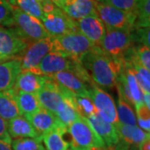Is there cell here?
<instances>
[{"label":"cell","mask_w":150,"mask_h":150,"mask_svg":"<svg viewBox=\"0 0 150 150\" xmlns=\"http://www.w3.org/2000/svg\"><path fill=\"white\" fill-rule=\"evenodd\" d=\"M133 43L138 42L142 45L149 47V27L134 28L131 31Z\"/></svg>","instance_id":"d590c367"},{"label":"cell","mask_w":150,"mask_h":150,"mask_svg":"<svg viewBox=\"0 0 150 150\" xmlns=\"http://www.w3.org/2000/svg\"><path fill=\"white\" fill-rule=\"evenodd\" d=\"M134 59L132 64H141L149 70L150 69V50L149 47L140 44L134 47Z\"/></svg>","instance_id":"d6a6232c"},{"label":"cell","mask_w":150,"mask_h":150,"mask_svg":"<svg viewBox=\"0 0 150 150\" xmlns=\"http://www.w3.org/2000/svg\"><path fill=\"white\" fill-rule=\"evenodd\" d=\"M129 150H139V149H137V148L136 147H134V146H132L131 148H130V149Z\"/></svg>","instance_id":"bcb514c9"},{"label":"cell","mask_w":150,"mask_h":150,"mask_svg":"<svg viewBox=\"0 0 150 150\" xmlns=\"http://www.w3.org/2000/svg\"><path fill=\"white\" fill-rule=\"evenodd\" d=\"M118 91V105H117V113H118V122L124 125L135 126L137 124V118L132 105L127 102L121 93Z\"/></svg>","instance_id":"484cf974"},{"label":"cell","mask_w":150,"mask_h":150,"mask_svg":"<svg viewBox=\"0 0 150 150\" xmlns=\"http://www.w3.org/2000/svg\"><path fill=\"white\" fill-rule=\"evenodd\" d=\"M21 57L0 63V92L8 90L14 86L17 78L22 71Z\"/></svg>","instance_id":"ac0fdd59"},{"label":"cell","mask_w":150,"mask_h":150,"mask_svg":"<svg viewBox=\"0 0 150 150\" xmlns=\"http://www.w3.org/2000/svg\"><path fill=\"white\" fill-rule=\"evenodd\" d=\"M95 45L80 32L53 37V50L73 60L79 61Z\"/></svg>","instance_id":"7a4b0ae2"},{"label":"cell","mask_w":150,"mask_h":150,"mask_svg":"<svg viewBox=\"0 0 150 150\" xmlns=\"http://www.w3.org/2000/svg\"><path fill=\"white\" fill-rule=\"evenodd\" d=\"M94 0H63L57 5L70 18L77 21L84 17L97 14Z\"/></svg>","instance_id":"5bb4252c"},{"label":"cell","mask_w":150,"mask_h":150,"mask_svg":"<svg viewBox=\"0 0 150 150\" xmlns=\"http://www.w3.org/2000/svg\"><path fill=\"white\" fill-rule=\"evenodd\" d=\"M123 72L125 75L126 82H127V84L129 86L131 96L134 99V107H136V106H138V105L144 103L143 92L141 90L139 85L136 80V78H135L134 74V70H133V67L129 64L123 63Z\"/></svg>","instance_id":"4316f807"},{"label":"cell","mask_w":150,"mask_h":150,"mask_svg":"<svg viewBox=\"0 0 150 150\" xmlns=\"http://www.w3.org/2000/svg\"><path fill=\"white\" fill-rule=\"evenodd\" d=\"M80 62L95 85L108 89L116 88L118 75L123 70V64L111 59L98 46L92 48Z\"/></svg>","instance_id":"6da1fadb"},{"label":"cell","mask_w":150,"mask_h":150,"mask_svg":"<svg viewBox=\"0 0 150 150\" xmlns=\"http://www.w3.org/2000/svg\"><path fill=\"white\" fill-rule=\"evenodd\" d=\"M35 95L41 108L54 114L64 98L63 87L46 76L45 83Z\"/></svg>","instance_id":"8fae6325"},{"label":"cell","mask_w":150,"mask_h":150,"mask_svg":"<svg viewBox=\"0 0 150 150\" xmlns=\"http://www.w3.org/2000/svg\"><path fill=\"white\" fill-rule=\"evenodd\" d=\"M13 7L6 0H0V26L12 28L15 26L13 20Z\"/></svg>","instance_id":"836d02e7"},{"label":"cell","mask_w":150,"mask_h":150,"mask_svg":"<svg viewBox=\"0 0 150 150\" xmlns=\"http://www.w3.org/2000/svg\"><path fill=\"white\" fill-rule=\"evenodd\" d=\"M139 150H150V140L146 139L138 147Z\"/></svg>","instance_id":"f35d334b"},{"label":"cell","mask_w":150,"mask_h":150,"mask_svg":"<svg viewBox=\"0 0 150 150\" xmlns=\"http://www.w3.org/2000/svg\"><path fill=\"white\" fill-rule=\"evenodd\" d=\"M143 100H144V103L147 107L150 108V96L149 93H143Z\"/></svg>","instance_id":"60d3db41"},{"label":"cell","mask_w":150,"mask_h":150,"mask_svg":"<svg viewBox=\"0 0 150 150\" xmlns=\"http://www.w3.org/2000/svg\"><path fill=\"white\" fill-rule=\"evenodd\" d=\"M0 150H12L11 144L0 140Z\"/></svg>","instance_id":"ab89813d"},{"label":"cell","mask_w":150,"mask_h":150,"mask_svg":"<svg viewBox=\"0 0 150 150\" xmlns=\"http://www.w3.org/2000/svg\"><path fill=\"white\" fill-rule=\"evenodd\" d=\"M12 150H46L39 138H22L11 142Z\"/></svg>","instance_id":"f546056e"},{"label":"cell","mask_w":150,"mask_h":150,"mask_svg":"<svg viewBox=\"0 0 150 150\" xmlns=\"http://www.w3.org/2000/svg\"><path fill=\"white\" fill-rule=\"evenodd\" d=\"M96 12L105 27L131 32L134 28L137 16L114 7L96 2Z\"/></svg>","instance_id":"5b68a950"},{"label":"cell","mask_w":150,"mask_h":150,"mask_svg":"<svg viewBox=\"0 0 150 150\" xmlns=\"http://www.w3.org/2000/svg\"><path fill=\"white\" fill-rule=\"evenodd\" d=\"M8 131L10 138L16 139L22 138H39L42 136L38 133L31 123L23 116H18L10 119L8 123Z\"/></svg>","instance_id":"44dd1931"},{"label":"cell","mask_w":150,"mask_h":150,"mask_svg":"<svg viewBox=\"0 0 150 150\" xmlns=\"http://www.w3.org/2000/svg\"><path fill=\"white\" fill-rule=\"evenodd\" d=\"M89 97L94 104L96 112L104 121L113 125L119 123L116 104L109 93L97 85H93L89 88Z\"/></svg>","instance_id":"ba28073f"},{"label":"cell","mask_w":150,"mask_h":150,"mask_svg":"<svg viewBox=\"0 0 150 150\" xmlns=\"http://www.w3.org/2000/svg\"><path fill=\"white\" fill-rule=\"evenodd\" d=\"M48 1H51L52 3H54V4L57 6L58 4H59V3H61V2H62L63 0H48Z\"/></svg>","instance_id":"ee69618b"},{"label":"cell","mask_w":150,"mask_h":150,"mask_svg":"<svg viewBox=\"0 0 150 150\" xmlns=\"http://www.w3.org/2000/svg\"><path fill=\"white\" fill-rule=\"evenodd\" d=\"M74 106L77 112L84 118H88L96 112L94 104L91 98L88 96L74 95Z\"/></svg>","instance_id":"4dcf8cb0"},{"label":"cell","mask_w":150,"mask_h":150,"mask_svg":"<svg viewBox=\"0 0 150 150\" xmlns=\"http://www.w3.org/2000/svg\"><path fill=\"white\" fill-rule=\"evenodd\" d=\"M88 150H109L107 146H93Z\"/></svg>","instance_id":"b9f144b4"},{"label":"cell","mask_w":150,"mask_h":150,"mask_svg":"<svg viewBox=\"0 0 150 150\" xmlns=\"http://www.w3.org/2000/svg\"><path fill=\"white\" fill-rule=\"evenodd\" d=\"M135 108L137 113V121H150L149 108L144 103L136 106Z\"/></svg>","instance_id":"8d00e7d4"},{"label":"cell","mask_w":150,"mask_h":150,"mask_svg":"<svg viewBox=\"0 0 150 150\" xmlns=\"http://www.w3.org/2000/svg\"><path fill=\"white\" fill-rule=\"evenodd\" d=\"M13 14L14 24L17 27L15 30L28 43L50 37L41 20L25 13L17 6L13 7Z\"/></svg>","instance_id":"8992f818"},{"label":"cell","mask_w":150,"mask_h":150,"mask_svg":"<svg viewBox=\"0 0 150 150\" xmlns=\"http://www.w3.org/2000/svg\"><path fill=\"white\" fill-rule=\"evenodd\" d=\"M71 150H88L93 146H106L87 118L80 116L68 127Z\"/></svg>","instance_id":"3957f363"},{"label":"cell","mask_w":150,"mask_h":150,"mask_svg":"<svg viewBox=\"0 0 150 150\" xmlns=\"http://www.w3.org/2000/svg\"><path fill=\"white\" fill-rule=\"evenodd\" d=\"M134 28H148L150 23V0H138Z\"/></svg>","instance_id":"83f0119b"},{"label":"cell","mask_w":150,"mask_h":150,"mask_svg":"<svg viewBox=\"0 0 150 150\" xmlns=\"http://www.w3.org/2000/svg\"><path fill=\"white\" fill-rule=\"evenodd\" d=\"M136 80L143 93H149L150 90V72L141 64L131 65Z\"/></svg>","instance_id":"1f68e13d"},{"label":"cell","mask_w":150,"mask_h":150,"mask_svg":"<svg viewBox=\"0 0 150 150\" xmlns=\"http://www.w3.org/2000/svg\"><path fill=\"white\" fill-rule=\"evenodd\" d=\"M9 59H6V58H4V57H1V56H0V63L4 62V61H7V60H9Z\"/></svg>","instance_id":"f6af8a7d"},{"label":"cell","mask_w":150,"mask_h":150,"mask_svg":"<svg viewBox=\"0 0 150 150\" xmlns=\"http://www.w3.org/2000/svg\"><path fill=\"white\" fill-rule=\"evenodd\" d=\"M14 93L15 100L18 107L21 112V115H26L34 112L35 111L41 108V106L38 101L35 93H29L22 91H16L12 88Z\"/></svg>","instance_id":"d4e9b609"},{"label":"cell","mask_w":150,"mask_h":150,"mask_svg":"<svg viewBox=\"0 0 150 150\" xmlns=\"http://www.w3.org/2000/svg\"><path fill=\"white\" fill-rule=\"evenodd\" d=\"M69 134L68 127L60 123L53 130L42 136V141L47 150H67L69 147V142L64 139V135Z\"/></svg>","instance_id":"603a6c76"},{"label":"cell","mask_w":150,"mask_h":150,"mask_svg":"<svg viewBox=\"0 0 150 150\" xmlns=\"http://www.w3.org/2000/svg\"><path fill=\"white\" fill-rule=\"evenodd\" d=\"M28 43L13 28L0 26V56L6 59L19 57L24 53Z\"/></svg>","instance_id":"9c48e42d"},{"label":"cell","mask_w":150,"mask_h":150,"mask_svg":"<svg viewBox=\"0 0 150 150\" xmlns=\"http://www.w3.org/2000/svg\"><path fill=\"white\" fill-rule=\"evenodd\" d=\"M114 126L117 129L119 139L130 146L138 148L144 141L149 139V133L145 132L136 125H124L118 123Z\"/></svg>","instance_id":"7402d4cb"},{"label":"cell","mask_w":150,"mask_h":150,"mask_svg":"<svg viewBox=\"0 0 150 150\" xmlns=\"http://www.w3.org/2000/svg\"><path fill=\"white\" fill-rule=\"evenodd\" d=\"M39 1H40V2H42V1H43V0H39Z\"/></svg>","instance_id":"c3c4849f"},{"label":"cell","mask_w":150,"mask_h":150,"mask_svg":"<svg viewBox=\"0 0 150 150\" xmlns=\"http://www.w3.org/2000/svg\"><path fill=\"white\" fill-rule=\"evenodd\" d=\"M41 21L51 37L79 32L76 21L70 18L57 6L52 11L44 13Z\"/></svg>","instance_id":"52a82bcc"},{"label":"cell","mask_w":150,"mask_h":150,"mask_svg":"<svg viewBox=\"0 0 150 150\" xmlns=\"http://www.w3.org/2000/svg\"><path fill=\"white\" fill-rule=\"evenodd\" d=\"M87 120L108 148L113 147L118 144L119 137L113 124L104 121L97 112L87 118Z\"/></svg>","instance_id":"9a60e30c"},{"label":"cell","mask_w":150,"mask_h":150,"mask_svg":"<svg viewBox=\"0 0 150 150\" xmlns=\"http://www.w3.org/2000/svg\"><path fill=\"white\" fill-rule=\"evenodd\" d=\"M17 7L30 16L41 20L43 16L42 4L39 0H15Z\"/></svg>","instance_id":"f1b7e54d"},{"label":"cell","mask_w":150,"mask_h":150,"mask_svg":"<svg viewBox=\"0 0 150 150\" xmlns=\"http://www.w3.org/2000/svg\"><path fill=\"white\" fill-rule=\"evenodd\" d=\"M21 116L13 89L0 92V117L5 121Z\"/></svg>","instance_id":"cb8c5ba5"},{"label":"cell","mask_w":150,"mask_h":150,"mask_svg":"<svg viewBox=\"0 0 150 150\" xmlns=\"http://www.w3.org/2000/svg\"><path fill=\"white\" fill-rule=\"evenodd\" d=\"M106 28L99 48L111 59L123 64V57L133 46L131 32Z\"/></svg>","instance_id":"277c9868"},{"label":"cell","mask_w":150,"mask_h":150,"mask_svg":"<svg viewBox=\"0 0 150 150\" xmlns=\"http://www.w3.org/2000/svg\"><path fill=\"white\" fill-rule=\"evenodd\" d=\"M138 0H102V4L112 6L121 10L136 14Z\"/></svg>","instance_id":"e575fe53"},{"label":"cell","mask_w":150,"mask_h":150,"mask_svg":"<svg viewBox=\"0 0 150 150\" xmlns=\"http://www.w3.org/2000/svg\"><path fill=\"white\" fill-rule=\"evenodd\" d=\"M7 2H8L9 3V4L11 6H13V7H15L16 5V1L15 0H6Z\"/></svg>","instance_id":"7bdbcfd3"},{"label":"cell","mask_w":150,"mask_h":150,"mask_svg":"<svg viewBox=\"0 0 150 150\" xmlns=\"http://www.w3.org/2000/svg\"><path fill=\"white\" fill-rule=\"evenodd\" d=\"M94 1H96V2H98V3H101V2H102V0H94Z\"/></svg>","instance_id":"7dc6e473"},{"label":"cell","mask_w":150,"mask_h":150,"mask_svg":"<svg viewBox=\"0 0 150 150\" xmlns=\"http://www.w3.org/2000/svg\"><path fill=\"white\" fill-rule=\"evenodd\" d=\"M46 81V76L38 75L29 70H22L13 88L16 91L36 93Z\"/></svg>","instance_id":"ffe728a7"},{"label":"cell","mask_w":150,"mask_h":150,"mask_svg":"<svg viewBox=\"0 0 150 150\" xmlns=\"http://www.w3.org/2000/svg\"><path fill=\"white\" fill-rule=\"evenodd\" d=\"M48 77L75 95L89 97V88L69 71H62Z\"/></svg>","instance_id":"e0dca14e"},{"label":"cell","mask_w":150,"mask_h":150,"mask_svg":"<svg viewBox=\"0 0 150 150\" xmlns=\"http://www.w3.org/2000/svg\"><path fill=\"white\" fill-rule=\"evenodd\" d=\"M79 31L89 39L95 46L99 47L105 34L106 28L98 14L90 15L76 21Z\"/></svg>","instance_id":"4fadbf2b"},{"label":"cell","mask_w":150,"mask_h":150,"mask_svg":"<svg viewBox=\"0 0 150 150\" xmlns=\"http://www.w3.org/2000/svg\"><path fill=\"white\" fill-rule=\"evenodd\" d=\"M24 118L41 136L54 129L60 123L54 113L42 108L34 112L24 115Z\"/></svg>","instance_id":"2e32d148"},{"label":"cell","mask_w":150,"mask_h":150,"mask_svg":"<svg viewBox=\"0 0 150 150\" xmlns=\"http://www.w3.org/2000/svg\"><path fill=\"white\" fill-rule=\"evenodd\" d=\"M53 50V37L33 42L21 57V69L33 71L47 54Z\"/></svg>","instance_id":"30bf717a"},{"label":"cell","mask_w":150,"mask_h":150,"mask_svg":"<svg viewBox=\"0 0 150 150\" xmlns=\"http://www.w3.org/2000/svg\"><path fill=\"white\" fill-rule=\"evenodd\" d=\"M64 98L59 103L54 115L62 124L69 127L75 122L81 115L77 112L74 106V95L73 93L67 90L63 87Z\"/></svg>","instance_id":"d6986e66"},{"label":"cell","mask_w":150,"mask_h":150,"mask_svg":"<svg viewBox=\"0 0 150 150\" xmlns=\"http://www.w3.org/2000/svg\"><path fill=\"white\" fill-rule=\"evenodd\" d=\"M73 64V59L59 52L52 50L39 63L33 73L43 76H50L62 71H69Z\"/></svg>","instance_id":"7c38bea8"},{"label":"cell","mask_w":150,"mask_h":150,"mask_svg":"<svg viewBox=\"0 0 150 150\" xmlns=\"http://www.w3.org/2000/svg\"><path fill=\"white\" fill-rule=\"evenodd\" d=\"M0 140L11 144L12 139L8 131V123L3 118L0 117Z\"/></svg>","instance_id":"74e56055"}]
</instances>
